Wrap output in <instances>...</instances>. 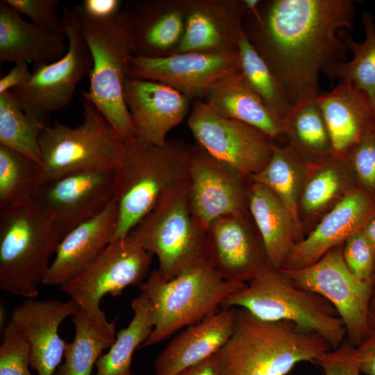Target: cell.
<instances>
[{
	"mask_svg": "<svg viewBox=\"0 0 375 375\" xmlns=\"http://www.w3.org/2000/svg\"><path fill=\"white\" fill-rule=\"evenodd\" d=\"M354 0H272L259 8L247 35L281 81L294 105L317 97L319 76L334 80L346 61L345 29L356 14Z\"/></svg>",
	"mask_w": 375,
	"mask_h": 375,
	"instance_id": "cell-1",
	"label": "cell"
},
{
	"mask_svg": "<svg viewBox=\"0 0 375 375\" xmlns=\"http://www.w3.org/2000/svg\"><path fill=\"white\" fill-rule=\"evenodd\" d=\"M331 349L313 331L288 321L261 320L236 308L233 333L218 354L223 375H287Z\"/></svg>",
	"mask_w": 375,
	"mask_h": 375,
	"instance_id": "cell-2",
	"label": "cell"
},
{
	"mask_svg": "<svg viewBox=\"0 0 375 375\" xmlns=\"http://www.w3.org/2000/svg\"><path fill=\"white\" fill-rule=\"evenodd\" d=\"M190 156L191 147L179 140L161 146L125 142L115 169L118 219L112 242L128 235L169 190L190 181Z\"/></svg>",
	"mask_w": 375,
	"mask_h": 375,
	"instance_id": "cell-3",
	"label": "cell"
},
{
	"mask_svg": "<svg viewBox=\"0 0 375 375\" xmlns=\"http://www.w3.org/2000/svg\"><path fill=\"white\" fill-rule=\"evenodd\" d=\"M243 308L267 322L288 321L322 336L331 349L346 339L344 324L321 295L295 285L282 269L267 267L229 294L220 308Z\"/></svg>",
	"mask_w": 375,
	"mask_h": 375,
	"instance_id": "cell-4",
	"label": "cell"
},
{
	"mask_svg": "<svg viewBox=\"0 0 375 375\" xmlns=\"http://www.w3.org/2000/svg\"><path fill=\"white\" fill-rule=\"evenodd\" d=\"M245 284L227 282L209 260L169 281L153 270L139 286L150 302L153 319V331L142 346L159 343L215 313L229 294Z\"/></svg>",
	"mask_w": 375,
	"mask_h": 375,
	"instance_id": "cell-5",
	"label": "cell"
},
{
	"mask_svg": "<svg viewBox=\"0 0 375 375\" xmlns=\"http://www.w3.org/2000/svg\"><path fill=\"white\" fill-rule=\"evenodd\" d=\"M74 9L93 61L89 90L83 91L82 97L95 105L125 142L133 140L135 133L124 95L133 53L121 13L97 19L78 6Z\"/></svg>",
	"mask_w": 375,
	"mask_h": 375,
	"instance_id": "cell-6",
	"label": "cell"
},
{
	"mask_svg": "<svg viewBox=\"0 0 375 375\" xmlns=\"http://www.w3.org/2000/svg\"><path fill=\"white\" fill-rule=\"evenodd\" d=\"M190 191V181L169 190L131 232L157 257L166 281L208 260L206 230L192 212Z\"/></svg>",
	"mask_w": 375,
	"mask_h": 375,
	"instance_id": "cell-7",
	"label": "cell"
},
{
	"mask_svg": "<svg viewBox=\"0 0 375 375\" xmlns=\"http://www.w3.org/2000/svg\"><path fill=\"white\" fill-rule=\"evenodd\" d=\"M60 241L33 199L0 212V289L35 299Z\"/></svg>",
	"mask_w": 375,
	"mask_h": 375,
	"instance_id": "cell-8",
	"label": "cell"
},
{
	"mask_svg": "<svg viewBox=\"0 0 375 375\" xmlns=\"http://www.w3.org/2000/svg\"><path fill=\"white\" fill-rule=\"evenodd\" d=\"M82 120L75 127L47 125L40 138L45 180L72 173L115 169L125 141L95 105L82 99Z\"/></svg>",
	"mask_w": 375,
	"mask_h": 375,
	"instance_id": "cell-9",
	"label": "cell"
},
{
	"mask_svg": "<svg viewBox=\"0 0 375 375\" xmlns=\"http://www.w3.org/2000/svg\"><path fill=\"white\" fill-rule=\"evenodd\" d=\"M152 254L130 233L116 240L77 276L59 287L84 312L106 338L115 340V322L100 308L107 294L117 296L129 286H140L148 275Z\"/></svg>",
	"mask_w": 375,
	"mask_h": 375,
	"instance_id": "cell-10",
	"label": "cell"
},
{
	"mask_svg": "<svg viewBox=\"0 0 375 375\" xmlns=\"http://www.w3.org/2000/svg\"><path fill=\"white\" fill-rule=\"evenodd\" d=\"M67 50L60 59L35 65L30 81L11 90L27 114L46 122L49 115L66 107L78 83L90 76L93 61L73 8L65 7L62 15Z\"/></svg>",
	"mask_w": 375,
	"mask_h": 375,
	"instance_id": "cell-11",
	"label": "cell"
},
{
	"mask_svg": "<svg viewBox=\"0 0 375 375\" xmlns=\"http://www.w3.org/2000/svg\"><path fill=\"white\" fill-rule=\"evenodd\" d=\"M342 246L331 249L310 266L282 270L295 285L321 295L334 306L344 324L346 339L356 347L372 328L369 306L372 281L360 280L349 270Z\"/></svg>",
	"mask_w": 375,
	"mask_h": 375,
	"instance_id": "cell-12",
	"label": "cell"
},
{
	"mask_svg": "<svg viewBox=\"0 0 375 375\" xmlns=\"http://www.w3.org/2000/svg\"><path fill=\"white\" fill-rule=\"evenodd\" d=\"M115 169L80 172L45 180L33 198L60 242L114 200Z\"/></svg>",
	"mask_w": 375,
	"mask_h": 375,
	"instance_id": "cell-13",
	"label": "cell"
},
{
	"mask_svg": "<svg viewBox=\"0 0 375 375\" xmlns=\"http://www.w3.org/2000/svg\"><path fill=\"white\" fill-rule=\"evenodd\" d=\"M188 126L202 149L215 158L252 176L270 160L275 142L258 128L224 117L206 102L197 100Z\"/></svg>",
	"mask_w": 375,
	"mask_h": 375,
	"instance_id": "cell-14",
	"label": "cell"
},
{
	"mask_svg": "<svg viewBox=\"0 0 375 375\" xmlns=\"http://www.w3.org/2000/svg\"><path fill=\"white\" fill-rule=\"evenodd\" d=\"M189 172L191 208L206 230L220 217L249 211L251 176L215 158L199 144L191 147Z\"/></svg>",
	"mask_w": 375,
	"mask_h": 375,
	"instance_id": "cell-15",
	"label": "cell"
},
{
	"mask_svg": "<svg viewBox=\"0 0 375 375\" xmlns=\"http://www.w3.org/2000/svg\"><path fill=\"white\" fill-rule=\"evenodd\" d=\"M240 72L238 50L185 52L160 57L132 54L128 77L159 82L191 98L203 96L214 83Z\"/></svg>",
	"mask_w": 375,
	"mask_h": 375,
	"instance_id": "cell-16",
	"label": "cell"
},
{
	"mask_svg": "<svg viewBox=\"0 0 375 375\" xmlns=\"http://www.w3.org/2000/svg\"><path fill=\"white\" fill-rule=\"evenodd\" d=\"M206 235L208 260L227 282L245 284L269 267L264 242L249 211L216 219Z\"/></svg>",
	"mask_w": 375,
	"mask_h": 375,
	"instance_id": "cell-17",
	"label": "cell"
},
{
	"mask_svg": "<svg viewBox=\"0 0 375 375\" xmlns=\"http://www.w3.org/2000/svg\"><path fill=\"white\" fill-rule=\"evenodd\" d=\"M124 95L135 140L144 144L163 145L188 112L190 98L159 82L128 77Z\"/></svg>",
	"mask_w": 375,
	"mask_h": 375,
	"instance_id": "cell-18",
	"label": "cell"
},
{
	"mask_svg": "<svg viewBox=\"0 0 375 375\" xmlns=\"http://www.w3.org/2000/svg\"><path fill=\"white\" fill-rule=\"evenodd\" d=\"M375 217V198L356 188L295 243L281 269L295 270L318 261L328 251L362 231Z\"/></svg>",
	"mask_w": 375,
	"mask_h": 375,
	"instance_id": "cell-19",
	"label": "cell"
},
{
	"mask_svg": "<svg viewBox=\"0 0 375 375\" xmlns=\"http://www.w3.org/2000/svg\"><path fill=\"white\" fill-rule=\"evenodd\" d=\"M78 308L72 299L60 301L28 299L12 310L11 320L29 344L30 365L38 375H55L66 347L58 328Z\"/></svg>",
	"mask_w": 375,
	"mask_h": 375,
	"instance_id": "cell-20",
	"label": "cell"
},
{
	"mask_svg": "<svg viewBox=\"0 0 375 375\" xmlns=\"http://www.w3.org/2000/svg\"><path fill=\"white\" fill-rule=\"evenodd\" d=\"M117 219L118 206L114 199L97 215L65 235L42 284L60 287L85 269L112 242Z\"/></svg>",
	"mask_w": 375,
	"mask_h": 375,
	"instance_id": "cell-21",
	"label": "cell"
},
{
	"mask_svg": "<svg viewBox=\"0 0 375 375\" xmlns=\"http://www.w3.org/2000/svg\"><path fill=\"white\" fill-rule=\"evenodd\" d=\"M236 308H220L177 334L158 356L156 375H176L217 353L231 338Z\"/></svg>",
	"mask_w": 375,
	"mask_h": 375,
	"instance_id": "cell-22",
	"label": "cell"
},
{
	"mask_svg": "<svg viewBox=\"0 0 375 375\" xmlns=\"http://www.w3.org/2000/svg\"><path fill=\"white\" fill-rule=\"evenodd\" d=\"M225 6L219 3L192 6L188 12L176 53L238 50L242 30L240 19L247 9L243 2H230Z\"/></svg>",
	"mask_w": 375,
	"mask_h": 375,
	"instance_id": "cell-23",
	"label": "cell"
},
{
	"mask_svg": "<svg viewBox=\"0 0 375 375\" xmlns=\"http://www.w3.org/2000/svg\"><path fill=\"white\" fill-rule=\"evenodd\" d=\"M317 100L329 131L333 155L344 158L375 122L369 98L352 83L340 80L332 90L320 93Z\"/></svg>",
	"mask_w": 375,
	"mask_h": 375,
	"instance_id": "cell-24",
	"label": "cell"
},
{
	"mask_svg": "<svg viewBox=\"0 0 375 375\" xmlns=\"http://www.w3.org/2000/svg\"><path fill=\"white\" fill-rule=\"evenodd\" d=\"M356 188L344 158L331 156L308 165L297 204V219L303 239Z\"/></svg>",
	"mask_w": 375,
	"mask_h": 375,
	"instance_id": "cell-25",
	"label": "cell"
},
{
	"mask_svg": "<svg viewBox=\"0 0 375 375\" xmlns=\"http://www.w3.org/2000/svg\"><path fill=\"white\" fill-rule=\"evenodd\" d=\"M65 34H57L26 21L5 0L0 1V62L48 64L67 50Z\"/></svg>",
	"mask_w": 375,
	"mask_h": 375,
	"instance_id": "cell-26",
	"label": "cell"
},
{
	"mask_svg": "<svg viewBox=\"0 0 375 375\" xmlns=\"http://www.w3.org/2000/svg\"><path fill=\"white\" fill-rule=\"evenodd\" d=\"M203 97L219 115L253 126L274 141L285 140L283 122L248 85L241 72L216 81Z\"/></svg>",
	"mask_w": 375,
	"mask_h": 375,
	"instance_id": "cell-27",
	"label": "cell"
},
{
	"mask_svg": "<svg viewBox=\"0 0 375 375\" xmlns=\"http://www.w3.org/2000/svg\"><path fill=\"white\" fill-rule=\"evenodd\" d=\"M249 209L264 242L269 267L282 269L297 242L290 212L271 190L256 182L251 186Z\"/></svg>",
	"mask_w": 375,
	"mask_h": 375,
	"instance_id": "cell-28",
	"label": "cell"
},
{
	"mask_svg": "<svg viewBox=\"0 0 375 375\" xmlns=\"http://www.w3.org/2000/svg\"><path fill=\"white\" fill-rule=\"evenodd\" d=\"M317 97L296 103L283 121L285 145L308 165L333 156L331 136Z\"/></svg>",
	"mask_w": 375,
	"mask_h": 375,
	"instance_id": "cell-29",
	"label": "cell"
},
{
	"mask_svg": "<svg viewBox=\"0 0 375 375\" xmlns=\"http://www.w3.org/2000/svg\"><path fill=\"white\" fill-rule=\"evenodd\" d=\"M307 169L308 164L285 145L281 146L275 142L267 165L260 172L251 176L253 182L271 190L287 208L295 226L297 242L303 240L297 219V204Z\"/></svg>",
	"mask_w": 375,
	"mask_h": 375,
	"instance_id": "cell-30",
	"label": "cell"
},
{
	"mask_svg": "<svg viewBox=\"0 0 375 375\" xmlns=\"http://www.w3.org/2000/svg\"><path fill=\"white\" fill-rule=\"evenodd\" d=\"M133 317L128 325L116 334L108 351L96 363L94 375H133L132 358L135 351L147 341L153 328L151 307L142 294L131 302Z\"/></svg>",
	"mask_w": 375,
	"mask_h": 375,
	"instance_id": "cell-31",
	"label": "cell"
},
{
	"mask_svg": "<svg viewBox=\"0 0 375 375\" xmlns=\"http://www.w3.org/2000/svg\"><path fill=\"white\" fill-rule=\"evenodd\" d=\"M238 50L240 72L248 85L283 122L291 112L293 103L280 78L259 53L242 29Z\"/></svg>",
	"mask_w": 375,
	"mask_h": 375,
	"instance_id": "cell-32",
	"label": "cell"
},
{
	"mask_svg": "<svg viewBox=\"0 0 375 375\" xmlns=\"http://www.w3.org/2000/svg\"><path fill=\"white\" fill-rule=\"evenodd\" d=\"M44 181L40 164L0 144V212L33 199Z\"/></svg>",
	"mask_w": 375,
	"mask_h": 375,
	"instance_id": "cell-33",
	"label": "cell"
},
{
	"mask_svg": "<svg viewBox=\"0 0 375 375\" xmlns=\"http://www.w3.org/2000/svg\"><path fill=\"white\" fill-rule=\"evenodd\" d=\"M47 126L46 122L25 112L12 91L0 94L1 145L42 166L40 138Z\"/></svg>",
	"mask_w": 375,
	"mask_h": 375,
	"instance_id": "cell-34",
	"label": "cell"
},
{
	"mask_svg": "<svg viewBox=\"0 0 375 375\" xmlns=\"http://www.w3.org/2000/svg\"><path fill=\"white\" fill-rule=\"evenodd\" d=\"M72 322L74 337L66 343L64 362L55 375H91L103 351L110 348L115 340L102 335L79 308L72 316Z\"/></svg>",
	"mask_w": 375,
	"mask_h": 375,
	"instance_id": "cell-35",
	"label": "cell"
},
{
	"mask_svg": "<svg viewBox=\"0 0 375 375\" xmlns=\"http://www.w3.org/2000/svg\"><path fill=\"white\" fill-rule=\"evenodd\" d=\"M375 17L367 11L362 12L361 22L365 37L362 42L353 40L345 34V41L353 58L341 62L335 71L334 78L352 83L369 98L375 113Z\"/></svg>",
	"mask_w": 375,
	"mask_h": 375,
	"instance_id": "cell-36",
	"label": "cell"
},
{
	"mask_svg": "<svg viewBox=\"0 0 375 375\" xmlns=\"http://www.w3.org/2000/svg\"><path fill=\"white\" fill-rule=\"evenodd\" d=\"M344 158L356 187L375 198V122Z\"/></svg>",
	"mask_w": 375,
	"mask_h": 375,
	"instance_id": "cell-37",
	"label": "cell"
},
{
	"mask_svg": "<svg viewBox=\"0 0 375 375\" xmlns=\"http://www.w3.org/2000/svg\"><path fill=\"white\" fill-rule=\"evenodd\" d=\"M29 344L13 321L3 332L0 347V375H32Z\"/></svg>",
	"mask_w": 375,
	"mask_h": 375,
	"instance_id": "cell-38",
	"label": "cell"
},
{
	"mask_svg": "<svg viewBox=\"0 0 375 375\" xmlns=\"http://www.w3.org/2000/svg\"><path fill=\"white\" fill-rule=\"evenodd\" d=\"M343 258L349 270L359 279L373 281L375 249L362 231L350 236L342 246Z\"/></svg>",
	"mask_w": 375,
	"mask_h": 375,
	"instance_id": "cell-39",
	"label": "cell"
},
{
	"mask_svg": "<svg viewBox=\"0 0 375 375\" xmlns=\"http://www.w3.org/2000/svg\"><path fill=\"white\" fill-rule=\"evenodd\" d=\"M31 23L47 31L65 34L61 15L57 14L60 0H5Z\"/></svg>",
	"mask_w": 375,
	"mask_h": 375,
	"instance_id": "cell-40",
	"label": "cell"
},
{
	"mask_svg": "<svg viewBox=\"0 0 375 375\" xmlns=\"http://www.w3.org/2000/svg\"><path fill=\"white\" fill-rule=\"evenodd\" d=\"M324 375H360L355 347L347 339L337 348L324 353L317 361Z\"/></svg>",
	"mask_w": 375,
	"mask_h": 375,
	"instance_id": "cell-41",
	"label": "cell"
},
{
	"mask_svg": "<svg viewBox=\"0 0 375 375\" xmlns=\"http://www.w3.org/2000/svg\"><path fill=\"white\" fill-rule=\"evenodd\" d=\"M361 373L375 375V326H372L365 339L355 347Z\"/></svg>",
	"mask_w": 375,
	"mask_h": 375,
	"instance_id": "cell-42",
	"label": "cell"
},
{
	"mask_svg": "<svg viewBox=\"0 0 375 375\" xmlns=\"http://www.w3.org/2000/svg\"><path fill=\"white\" fill-rule=\"evenodd\" d=\"M78 8L87 15L97 19H108L121 13L119 0H84Z\"/></svg>",
	"mask_w": 375,
	"mask_h": 375,
	"instance_id": "cell-43",
	"label": "cell"
},
{
	"mask_svg": "<svg viewBox=\"0 0 375 375\" xmlns=\"http://www.w3.org/2000/svg\"><path fill=\"white\" fill-rule=\"evenodd\" d=\"M31 76L32 72L27 62L15 64L9 72L0 79V94L26 84Z\"/></svg>",
	"mask_w": 375,
	"mask_h": 375,
	"instance_id": "cell-44",
	"label": "cell"
},
{
	"mask_svg": "<svg viewBox=\"0 0 375 375\" xmlns=\"http://www.w3.org/2000/svg\"><path fill=\"white\" fill-rule=\"evenodd\" d=\"M176 375H223L218 352L199 363L184 369Z\"/></svg>",
	"mask_w": 375,
	"mask_h": 375,
	"instance_id": "cell-45",
	"label": "cell"
},
{
	"mask_svg": "<svg viewBox=\"0 0 375 375\" xmlns=\"http://www.w3.org/2000/svg\"><path fill=\"white\" fill-rule=\"evenodd\" d=\"M362 232L375 249V217L365 225Z\"/></svg>",
	"mask_w": 375,
	"mask_h": 375,
	"instance_id": "cell-46",
	"label": "cell"
},
{
	"mask_svg": "<svg viewBox=\"0 0 375 375\" xmlns=\"http://www.w3.org/2000/svg\"><path fill=\"white\" fill-rule=\"evenodd\" d=\"M369 321L372 326H375V276L372 281V290L369 306Z\"/></svg>",
	"mask_w": 375,
	"mask_h": 375,
	"instance_id": "cell-47",
	"label": "cell"
}]
</instances>
